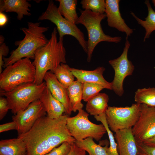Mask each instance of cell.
Instances as JSON below:
<instances>
[{
	"mask_svg": "<svg viewBox=\"0 0 155 155\" xmlns=\"http://www.w3.org/2000/svg\"><path fill=\"white\" fill-rule=\"evenodd\" d=\"M137 144L155 135V107L141 104L140 113L136 123L132 128Z\"/></svg>",
	"mask_w": 155,
	"mask_h": 155,
	"instance_id": "11",
	"label": "cell"
},
{
	"mask_svg": "<svg viewBox=\"0 0 155 155\" xmlns=\"http://www.w3.org/2000/svg\"><path fill=\"white\" fill-rule=\"evenodd\" d=\"M0 74L2 72V67L4 65L3 57L6 56L9 52L8 47L4 43L0 44Z\"/></svg>",
	"mask_w": 155,
	"mask_h": 155,
	"instance_id": "33",
	"label": "cell"
},
{
	"mask_svg": "<svg viewBox=\"0 0 155 155\" xmlns=\"http://www.w3.org/2000/svg\"><path fill=\"white\" fill-rule=\"evenodd\" d=\"M141 104H132L131 106H109L105 113L108 127L112 131L132 128L139 117Z\"/></svg>",
	"mask_w": 155,
	"mask_h": 155,
	"instance_id": "9",
	"label": "cell"
},
{
	"mask_svg": "<svg viewBox=\"0 0 155 155\" xmlns=\"http://www.w3.org/2000/svg\"><path fill=\"white\" fill-rule=\"evenodd\" d=\"M104 89L103 86L96 83H85L82 84V100L87 102Z\"/></svg>",
	"mask_w": 155,
	"mask_h": 155,
	"instance_id": "28",
	"label": "cell"
},
{
	"mask_svg": "<svg viewBox=\"0 0 155 155\" xmlns=\"http://www.w3.org/2000/svg\"><path fill=\"white\" fill-rule=\"evenodd\" d=\"M49 20L55 24L59 35V39H63L65 35L73 36L78 41L84 52L87 53V43L84 34L76 25L72 24L60 14L58 8L53 0H49L46 11L39 17L38 20Z\"/></svg>",
	"mask_w": 155,
	"mask_h": 155,
	"instance_id": "8",
	"label": "cell"
},
{
	"mask_svg": "<svg viewBox=\"0 0 155 155\" xmlns=\"http://www.w3.org/2000/svg\"><path fill=\"white\" fill-rule=\"evenodd\" d=\"M81 15L75 24H82L87 31L88 39L87 43V61H90L92 53L97 45L102 41L117 43L122 38L119 36L112 37L106 34L102 28L101 21L106 17L105 13L99 14L90 10L80 9Z\"/></svg>",
	"mask_w": 155,
	"mask_h": 155,
	"instance_id": "4",
	"label": "cell"
},
{
	"mask_svg": "<svg viewBox=\"0 0 155 155\" xmlns=\"http://www.w3.org/2000/svg\"><path fill=\"white\" fill-rule=\"evenodd\" d=\"M25 143L21 137L0 141V155H26Z\"/></svg>",
	"mask_w": 155,
	"mask_h": 155,
	"instance_id": "19",
	"label": "cell"
},
{
	"mask_svg": "<svg viewBox=\"0 0 155 155\" xmlns=\"http://www.w3.org/2000/svg\"><path fill=\"white\" fill-rule=\"evenodd\" d=\"M82 84L77 80L74 81L67 88L72 111L75 112L82 109L83 104L82 100Z\"/></svg>",
	"mask_w": 155,
	"mask_h": 155,
	"instance_id": "21",
	"label": "cell"
},
{
	"mask_svg": "<svg viewBox=\"0 0 155 155\" xmlns=\"http://www.w3.org/2000/svg\"><path fill=\"white\" fill-rule=\"evenodd\" d=\"M9 108L6 98L1 96L0 98V120L5 116Z\"/></svg>",
	"mask_w": 155,
	"mask_h": 155,
	"instance_id": "32",
	"label": "cell"
},
{
	"mask_svg": "<svg viewBox=\"0 0 155 155\" xmlns=\"http://www.w3.org/2000/svg\"><path fill=\"white\" fill-rule=\"evenodd\" d=\"M39 99L42 102L47 116L53 119H57L65 112L63 105L55 98L46 86Z\"/></svg>",
	"mask_w": 155,
	"mask_h": 155,
	"instance_id": "17",
	"label": "cell"
},
{
	"mask_svg": "<svg viewBox=\"0 0 155 155\" xmlns=\"http://www.w3.org/2000/svg\"><path fill=\"white\" fill-rule=\"evenodd\" d=\"M130 46L129 41L128 39L126 40L121 55L117 58L108 61L115 72L114 78L111 82L112 89L119 96H121L124 93L123 85L125 78L132 74L135 68L131 61L128 58Z\"/></svg>",
	"mask_w": 155,
	"mask_h": 155,
	"instance_id": "10",
	"label": "cell"
},
{
	"mask_svg": "<svg viewBox=\"0 0 155 155\" xmlns=\"http://www.w3.org/2000/svg\"><path fill=\"white\" fill-rule=\"evenodd\" d=\"M144 3L146 5L148 11V14L145 20H142L137 17L133 12L131 14L135 19L138 23L143 27L146 31L144 39V42L146 39L148 38L151 33L155 30V11L151 7L149 0H146Z\"/></svg>",
	"mask_w": 155,
	"mask_h": 155,
	"instance_id": "23",
	"label": "cell"
},
{
	"mask_svg": "<svg viewBox=\"0 0 155 155\" xmlns=\"http://www.w3.org/2000/svg\"><path fill=\"white\" fill-rule=\"evenodd\" d=\"M44 80L53 96L64 106L66 115H70L72 111L67 88L59 82L54 73L50 71L46 73Z\"/></svg>",
	"mask_w": 155,
	"mask_h": 155,
	"instance_id": "14",
	"label": "cell"
},
{
	"mask_svg": "<svg viewBox=\"0 0 155 155\" xmlns=\"http://www.w3.org/2000/svg\"><path fill=\"white\" fill-rule=\"evenodd\" d=\"M137 155H155V147L148 146L143 143L137 144Z\"/></svg>",
	"mask_w": 155,
	"mask_h": 155,
	"instance_id": "31",
	"label": "cell"
},
{
	"mask_svg": "<svg viewBox=\"0 0 155 155\" xmlns=\"http://www.w3.org/2000/svg\"><path fill=\"white\" fill-rule=\"evenodd\" d=\"M46 87L45 81L39 85L34 83L24 84L9 92L1 91L0 96L5 97L9 109L15 115L24 110L32 102L39 99Z\"/></svg>",
	"mask_w": 155,
	"mask_h": 155,
	"instance_id": "6",
	"label": "cell"
},
{
	"mask_svg": "<svg viewBox=\"0 0 155 155\" xmlns=\"http://www.w3.org/2000/svg\"><path fill=\"white\" fill-rule=\"evenodd\" d=\"M108 96L106 93H99L87 102L86 109L87 113L94 116L105 113L108 107Z\"/></svg>",
	"mask_w": 155,
	"mask_h": 155,
	"instance_id": "20",
	"label": "cell"
},
{
	"mask_svg": "<svg viewBox=\"0 0 155 155\" xmlns=\"http://www.w3.org/2000/svg\"><path fill=\"white\" fill-rule=\"evenodd\" d=\"M94 117L97 121L100 122L106 129L110 144L109 147L107 149L108 154V155H119L117 150V144L113 133L109 128L107 122L105 113L100 115L94 116Z\"/></svg>",
	"mask_w": 155,
	"mask_h": 155,
	"instance_id": "27",
	"label": "cell"
},
{
	"mask_svg": "<svg viewBox=\"0 0 155 155\" xmlns=\"http://www.w3.org/2000/svg\"><path fill=\"white\" fill-rule=\"evenodd\" d=\"M120 0H106L105 11L108 25L126 34V40L133 32V29L127 25L122 18L119 9Z\"/></svg>",
	"mask_w": 155,
	"mask_h": 155,
	"instance_id": "13",
	"label": "cell"
},
{
	"mask_svg": "<svg viewBox=\"0 0 155 155\" xmlns=\"http://www.w3.org/2000/svg\"><path fill=\"white\" fill-rule=\"evenodd\" d=\"M75 143L78 147L87 152L89 155H108L107 152L108 144L102 147L100 144H96L92 137L80 141L75 140Z\"/></svg>",
	"mask_w": 155,
	"mask_h": 155,
	"instance_id": "24",
	"label": "cell"
},
{
	"mask_svg": "<svg viewBox=\"0 0 155 155\" xmlns=\"http://www.w3.org/2000/svg\"><path fill=\"white\" fill-rule=\"evenodd\" d=\"M115 133L119 155H137V143L132 128L120 130Z\"/></svg>",
	"mask_w": 155,
	"mask_h": 155,
	"instance_id": "16",
	"label": "cell"
},
{
	"mask_svg": "<svg viewBox=\"0 0 155 155\" xmlns=\"http://www.w3.org/2000/svg\"><path fill=\"white\" fill-rule=\"evenodd\" d=\"M31 5L26 0H1L0 1V12H14L17 18L21 20L24 16H30V7Z\"/></svg>",
	"mask_w": 155,
	"mask_h": 155,
	"instance_id": "18",
	"label": "cell"
},
{
	"mask_svg": "<svg viewBox=\"0 0 155 155\" xmlns=\"http://www.w3.org/2000/svg\"><path fill=\"white\" fill-rule=\"evenodd\" d=\"M142 143L148 146L155 147V135L145 141Z\"/></svg>",
	"mask_w": 155,
	"mask_h": 155,
	"instance_id": "37",
	"label": "cell"
},
{
	"mask_svg": "<svg viewBox=\"0 0 155 155\" xmlns=\"http://www.w3.org/2000/svg\"><path fill=\"white\" fill-rule=\"evenodd\" d=\"M86 152L78 147L74 142L71 144V149L68 155H86Z\"/></svg>",
	"mask_w": 155,
	"mask_h": 155,
	"instance_id": "35",
	"label": "cell"
},
{
	"mask_svg": "<svg viewBox=\"0 0 155 155\" xmlns=\"http://www.w3.org/2000/svg\"><path fill=\"white\" fill-rule=\"evenodd\" d=\"M40 24V22H28L27 28H20L25 34V37L22 40L15 42V45L18 47L11 52L9 57L3 58V67L5 68L24 58L34 59L36 50L46 45L49 41L44 33L48 30L49 27L41 26Z\"/></svg>",
	"mask_w": 155,
	"mask_h": 155,
	"instance_id": "3",
	"label": "cell"
},
{
	"mask_svg": "<svg viewBox=\"0 0 155 155\" xmlns=\"http://www.w3.org/2000/svg\"><path fill=\"white\" fill-rule=\"evenodd\" d=\"M58 10L60 14L71 23L75 24L79 17L76 11L77 0H57ZM76 25V24H75Z\"/></svg>",
	"mask_w": 155,
	"mask_h": 155,
	"instance_id": "22",
	"label": "cell"
},
{
	"mask_svg": "<svg viewBox=\"0 0 155 155\" xmlns=\"http://www.w3.org/2000/svg\"><path fill=\"white\" fill-rule=\"evenodd\" d=\"M152 2L153 3L155 7V0H152Z\"/></svg>",
	"mask_w": 155,
	"mask_h": 155,
	"instance_id": "39",
	"label": "cell"
},
{
	"mask_svg": "<svg viewBox=\"0 0 155 155\" xmlns=\"http://www.w3.org/2000/svg\"><path fill=\"white\" fill-rule=\"evenodd\" d=\"M75 116L68 117L67 127L71 135L77 141L91 137L98 141L106 133L102 124H96L88 119L89 115L82 109Z\"/></svg>",
	"mask_w": 155,
	"mask_h": 155,
	"instance_id": "7",
	"label": "cell"
},
{
	"mask_svg": "<svg viewBox=\"0 0 155 155\" xmlns=\"http://www.w3.org/2000/svg\"><path fill=\"white\" fill-rule=\"evenodd\" d=\"M72 73L77 80L82 84L85 83L97 84L104 89L112 90L111 82L106 81L103 76L105 68L100 66L93 70L88 71L70 68Z\"/></svg>",
	"mask_w": 155,
	"mask_h": 155,
	"instance_id": "15",
	"label": "cell"
},
{
	"mask_svg": "<svg viewBox=\"0 0 155 155\" xmlns=\"http://www.w3.org/2000/svg\"><path fill=\"white\" fill-rule=\"evenodd\" d=\"M68 117L62 115L53 119L44 116L28 132L18 136L26 143V155H44L64 142H75L67 127Z\"/></svg>",
	"mask_w": 155,
	"mask_h": 155,
	"instance_id": "1",
	"label": "cell"
},
{
	"mask_svg": "<svg viewBox=\"0 0 155 155\" xmlns=\"http://www.w3.org/2000/svg\"><path fill=\"white\" fill-rule=\"evenodd\" d=\"M80 4L84 10H90L93 12L99 14L105 13V0H82Z\"/></svg>",
	"mask_w": 155,
	"mask_h": 155,
	"instance_id": "29",
	"label": "cell"
},
{
	"mask_svg": "<svg viewBox=\"0 0 155 155\" xmlns=\"http://www.w3.org/2000/svg\"><path fill=\"white\" fill-rule=\"evenodd\" d=\"M46 113L42 102L38 99L31 103L24 110L13 116V121L16 122L18 125V136L28 132L37 120Z\"/></svg>",
	"mask_w": 155,
	"mask_h": 155,
	"instance_id": "12",
	"label": "cell"
},
{
	"mask_svg": "<svg viewBox=\"0 0 155 155\" xmlns=\"http://www.w3.org/2000/svg\"><path fill=\"white\" fill-rule=\"evenodd\" d=\"M35 75V68L30 59H21L5 67L0 74L1 89L9 92L20 85L33 83Z\"/></svg>",
	"mask_w": 155,
	"mask_h": 155,
	"instance_id": "5",
	"label": "cell"
},
{
	"mask_svg": "<svg viewBox=\"0 0 155 155\" xmlns=\"http://www.w3.org/2000/svg\"><path fill=\"white\" fill-rule=\"evenodd\" d=\"M134 98L136 103L155 107V88L138 89L135 92Z\"/></svg>",
	"mask_w": 155,
	"mask_h": 155,
	"instance_id": "25",
	"label": "cell"
},
{
	"mask_svg": "<svg viewBox=\"0 0 155 155\" xmlns=\"http://www.w3.org/2000/svg\"><path fill=\"white\" fill-rule=\"evenodd\" d=\"M8 18L3 12H0V26L2 27L5 25L8 22Z\"/></svg>",
	"mask_w": 155,
	"mask_h": 155,
	"instance_id": "36",
	"label": "cell"
},
{
	"mask_svg": "<svg viewBox=\"0 0 155 155\" xmlns=\"http://www.w3.org/2000/svg\"><path fill=\"white\" fill-rule=\"evenodd\" d=\"M72 144L64 142L59 147L54 148L44 155H68L71 150Z\"/></svg>",
	"mask_w": 155,
	"mask_h": 155,
	"instance_id": "30",
	"label": "cell"
},
{
	"mask_svg": "<svg viewBox=\"0 0 155 155\" xmlns=\"http://www.w3.org/2000/svg\"><path fill=\"white\" fill-rule=\"evenodd\" d=\"M57 31L54 27L47 43L37 49L32 63L35 66L36 75L34 83L41 84L44 76L48 71L54 73L61 63H66V50L63 44V39L57 38Z\"/></svg>",
	"mask_w": 155,
	"mask_h": 155,
	"instance_id": "2",
	"label": "cell"
},
{
	"mask_svg": "<svg viewBox=\"0 0 155 155\" xmlns=\"http://www.w3.org/2000/svg\"><path fill=\"white\" fill-rule=\"evenodd\" d=\"M70 68L65 63H61L53 73L59 82L66 88L74 81L75 77Z\"/></svg>",
	"mask_w": 155,
	"mask_h": 155,
	"instance_id": "26",
	"label": "cell"
},
{
	"mask_svg": "<svg viewBox=\"0 0 155 155\" xmlns=\"http://www.w3.org/2000/svg\"><path fill=\"white\" fill-rule=\"evenodd\" d=\"M18 125L16 122L13 121L0 125V132L7 131L15 129L17 130Z\"/></svg>",
	"mask_w": 155,
	"mask_h": 155,
	"instance_id": "34",
	"label": "cell"
},
{
	"mask_svg": "<svg viewBox=\"0 0 155 155\" xmlns=\"http://www.w3.org/2000/svg\"><path fill=\"white\" fill-rule=\"evenodd\" d=\"M4 38L2 35L0 36V44L4 43Z\"/></svg>",
	"mask_w": 155,
	"mask_h": 155,
	"instance_id": "38",
	"label": "cell"
}]
</instances>
